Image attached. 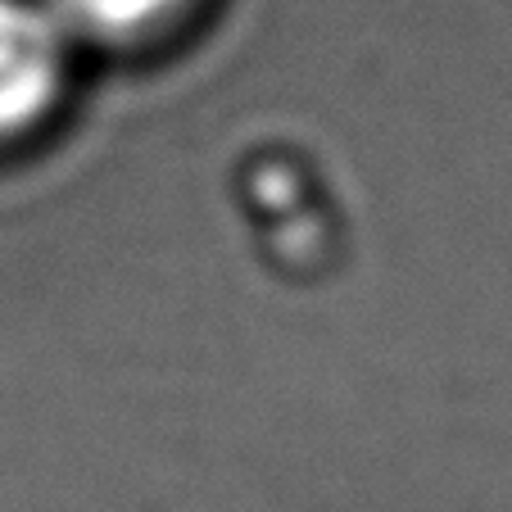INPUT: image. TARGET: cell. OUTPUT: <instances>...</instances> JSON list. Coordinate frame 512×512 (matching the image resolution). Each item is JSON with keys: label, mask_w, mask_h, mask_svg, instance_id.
Returning <instances> with one entry per match:
<instances>
[{"label": "cell", "mask_w": 512, "mask_h": 512, "mask_svg": "<svg viewBox=\"0 0 512 512\" xmlns=\"http://www.w3.org/2000/svg\"><path fill=\"white\" fill-rule=\"evenodd\" d=\"M78 41L46 0H0V145L41 132L64 105Z\"/></svg>", "instance_id": "obj_1"}, {"label": "cell", "mask_w": 512, "mask_h": 512, "mask_svg": "<svg viewBox=\"0 0 512 512\" xmlns=\"http://www.w3.org/2000/svg\"><path fill=\"white\" fill-rule=\"evenodd\" d=\"M68 37L87 46H132L173 28L195 0H46Z\"/></svg>", "instance_id": "obj_2"}]
</instances>
